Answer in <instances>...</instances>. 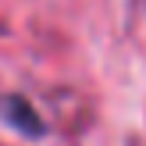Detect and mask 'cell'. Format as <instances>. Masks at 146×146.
Here are the masks:
<instances>
[{"label":"cell","mask_w":146,"mask_h":146,"mask_svg":"<svg viewBox=\"0 0 146 146\" xmlns=\"http://www.w3.org/2000/svg\"><path fill=\"white\" fill-rule=\"evenodd\" d=\"M0 121L7 128L21 135V139H43L46 135V121L43 114L32 107V100L21 96V93H4L0 96Z\"/></svg>","instance_id":"1"}]
</instances>
